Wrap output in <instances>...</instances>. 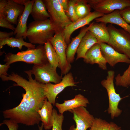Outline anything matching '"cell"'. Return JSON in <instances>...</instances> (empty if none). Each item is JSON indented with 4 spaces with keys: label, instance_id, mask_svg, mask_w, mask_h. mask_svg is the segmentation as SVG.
Instances as JSON below:
<instances>
[{
    "label": "cell",
    "instance_id": "6da1fadb",
    "mask_svg": "<svg viewBox=\"0 0 130 130\" xmlns=\"http://www.w3.org/2000/svg\"><path fill=\"white\" fill-rule=\"evenodd\" d=\"M25 72L27 75L28 80L13 72L7 76H2V81H13L16 83L13 86L21 87L26 91L22 94V99L19 105L5 110L2 113L5 119H11L18 124L28 126H33L38 124L41 121L38 111L41 108L46 98L42 84L33 79L31 70Z\"/></svg>",
    "mask_w": 130,
    "mask_h": 130
},
{
    "label": "cell",
    "instance_id": "7a4b0ae2",
    "mask_svg": "<svg viewBox=\"0 0 130 130\" xmlns=\"http://www.w3.org/2000/svg\"><path fill=\"white\" fill-rule=\"evenodd\" d=\"M56 32L49 19L43 21H34L28 25L27 38L32 44L43 45L54 36Z\"/></svg>",
    "mask_w": 130,
    "mask_h": 130
},
{
    "label": "cell",
    "instance_id": "3957f363",
    "mask_svg": "<svg viewBox=\"0 0 130 130\" xmlns=\"http://www.w3.org/2000/svg\"><path fill=\"white\" fill-rule=\"evenodd\" d=\"M4 61L10 65L18 62H23L34 65H42L48 63L44 46L39 45L35 49L21 51L16 54L9 53L5 56Z\"/></svg>",
    "mask_w": 130,
    "mask_h": 130
},
{
    "label": "cell",
    "instance_id": "277c9868",
    "mask_svg": "<svg viewBox=\"0 0 130 130\" xmlns=\"http://www.w3.org/2000/svg\"><path fill=\"white\" fill-rule=\"evenodd\" d=\"M107 26L110 34L108 44L130 59V34L123 29H117L111 24Z\"/></svg>",
    "mask_w": 130,
    "mask_h": 130
},
{
    "label": "cell",
    "instance_id": "5b68a950",
    "mask_svg": "<svg viewBox=\"0 0 130 130\" xmlns=\"http://www.w3.org/2000/svg\"><path fill=\"white\" fill-rule=\"evenodd\" d=\"M43 1L50 15L49 19L56 32L64 30L66 26L72 22L67 16L58 0H44Z\"/></svg>",
    "mask_w": 130,
    "mask_h": 130
},
{
    "label": "cell",
    "instance_id": "8992f818",
    "mask_svg": "<svg viewBox=\"0 0 130 130\" xmlns=\"http://www.w3.org/2000/svg\"><path fill=\"white\" fill-rule=\"evenodd\" d=\"M114 71H108L106 79L102 80L101 82L102 86L106 89L107 92L109 101L107 111L110 114L112 119L118 117L122 112V110L118 107L121 98L119 94L116 91L114 84Z\"/></svg>",
    "mask_w": 130,
    "mask_h": 130
},
{
    "label": "cell",
    "instance_id": "52a82bcc",
    "mask_svg": "<svg viewBox=\"0 0 130 130\" xmlns=\"http://www.w3.org/2000/svg\"><path fill=\"white\" fill-rule=\"evenodd\" d=\"M52 45L57 55L59 61L58 67L62 75L68 73L71 68L67 60L66 50L68 45L65 41L64 30L56 31L49 41Z\"/></svg>",
    "mask_w": 130,
    "mask_h": 130
},
{
    "label": "cell",
    "instance_id": "ba28073f",
    "mask_svg": "<svg viewBox=\"0 0 130 130\" xmlns=\"http://www.w3.org/2000/svg\"><path fill=\"white\" fill-rule=\"evenodd\" d=\"M78 83L75 82L72 74L68 73L62 78L61 81L57 84L49 82L42 84L44 94L48 100L52 104H55L57 96L66 87L76 86Z\"/></svg>",
    "mask_w": 130,
    "mask_h": 130
},
{
    "label": "cell",
    "instance_id": "9c48e42d",
    "mask_svg": "<svg viewBox=\"0 0 130 130\" xmlns=\"http://www.w3.org/2000/svg\"><path fill=\"white\" fill-rule=\"evenodd\" d=\"M56 69L48 62L42 65H34L31 71L35 76L34 79L39 83L57 84L61 81L62 78L58 74Z\"/></svg>",
    "mask_w": 130,
    "mask_h": 130
},
{
    "label": "cell",
    "instance_id": "30bf717a",
    "mask_svg": "<svg viewBox=\"0 0 130 130\" xmlns=\"http://www.w3.org/2000/svg\"><path fill=\"white\" fill-rule=\"evenodd\" d=\"M95 11L104 14L130 6V0H86Z\"/></svg>",
    "mask_w": 130,
    "mask_h": 130
},
{
    "label": "cell",
    "instance_id": "8fae6325",
    "mask_svg": "<svg viewBox=\"0 0 130 130\" xmlns=\"http://www.w3.org/2000/svg\"><path fill=\"white\" fill-rule=\"evenodd\" d=\"M69 111L73 114V118L76 124V127L72 125L69 130H87L91 127L95 120V118L84 107L80 106Z\"/></svg>",
    "mask_w": 130,
    "mask_h": 130
},
{
    "label": "cell",
    "instance_id": "7c38bea8",
    "mask_svg": "<svg viewBox=\"0 0 130 130\" xmlns=\"http://www.w3.org/2000/svg\"><path fill=\"white\" fill-rule=\"evenodd\" d=\"M102 13L94 11L87 16L79 19L76 21L72 22L66 26L64 30L65 42L67 45L70 43V38L72 33L78 29L83 27L89 24L93 20L103 16Z\"/></svg>",
    "mask_w": 130,
    "mask_h": 130
},
{
    "label": "cell",
    "instance_id": "4fadbf2b",
    "mask_svg": "<svg viewBox=\"0 0 130 130\" xmlns=\"http://www.w3.org/2000/svg\"><path fill=\"white\" fill-rule=\"evenodd\" d=\"M99 43L102 53L107 63L111 66L113 67L120 62L130 64V59L126 55L117 52L108 44Z\"/></svg>",
    "mask_w": 130,
    "mask_h": 130
},
{
    "label": "cell",
    "instance_id": "5bb4252c",
    "mask_svg": "<svg viewBox=\"0 0 130 130\" xmlns=\"http://www.w3.org/2000/svg\"><path fill=\"white\" fill-rule=\"evenodd\" d=\"M34 0H30L24 6L25 9L22 14L19 17L18 24L14 32L15 38L18 39L23 38L26 39L27 38V22L30 14Z\"/></svg>",
    "mask_w": 130,
    "mask_h": 130
},
{
    "label": "cell",
    "instance_id": "9a60e30c",
    "mask_svg": "<svg viewBox=\"0 0 130 130\" xmlns=\"http://www.w3.org/2000/svg\"><path fill=\"white\" fill-rule=\"evenodd\" d=\"M84 61L86 63L91 65L97 64L103 70L107 69V63L101 52L99 43L95 44L87 51Z\"/></svg>",
    "mask_w": 130,
    "mask_h": 130
},
{
    "label": "cell",
    "instance_id": "2e32d148",
    "mask_svg": "<svg viewBox=\"0 0 130 130\" xmlns=\"http://www.w3.org/2000/svg\"><path fill=\"white\" fill-rule=\"evenodd\" d=\"M2 15L3 17L11 24L17 25L18 18L23 13L25 7L14 2L13 0H8Z\"/></svg>",
    "mask_w": 130,
    "mask_h": 130
},
{
    "label": "cell",
    "instance_id": "e0dca14e",
    "mask_svg": "<svg viewBox=\"0 0 130 130\" xmlns=\"http://www.w3.org/2000/svg\"><path fill=\"white\" fill-rule=\"evenodd\" d=\"M89 103L88 99L83 95L79 94L76 95L74 98L64 101L62 103H56L55 106L60 114H63L65 112L69 111L80 106L86 107Z\"/></svg>",
    "mask_w": 130,
    "mask_h": 130
},
{
    "label": "cell",
    "instance_id": "ac0fdd59",
    "mask_svg": "<svg viewBox=\"0 0 130 130\" xmlns=\"http://www.w3.org/2000/svg\"><path fill=\"white\" fill-rule=\"evenodd\" d=\"M96 22H102L117 25L130 34V25L128 24L121 16L120 11L116 10L108 14L95 19Z\"/></svg>",
    "mask_w": 130,
    "mask_h": 130
},
{
    "label": "cell",
    "instance_id": "d6986e66",
    "mask_svg": "<svg viewBox=\"0 0 130 130\" xmlns=\"http://www.w3.org/2000/svg\"><path fill=\"white\" fill-rule=\"evenodd\" d=\"M89 26L88 31L95 37L99 43H107L110 34L106 24L102 22H92Z\"/></svg>",
    "mask_w": 130,
    "mask_h": 130
},
{
    "label": "cell",
    "instance_id": "ffe728a7",
    "mask_svg": "<svg viewBox=\"0 0 130 130\" xmlns=\"http://www.w3.org/2000/svg\"><path fill=\"white\" fill-rule=\"evenodd\" d=\"M89 26L81 28L79 34L76 37L72 38V40L68 45L66 50L67 60L70 64L73 62L75 56L80 43L83 37L88 31Z\"/></svg>",
    "mask_w": 130,
    "mask_h": 130
},
{
    "label": "cell",
    "instance_id": "44dd1931",
    "mask_svg": "<svg viewBox=\"0 0 130 130\" xmlns=\"http://www.w3.org/2000/svg\"><path fill=\"white\" fill-rule=\"evenodd\" d=\"M52 104L46 98L41 108L38 111L43 128L46 130H50L52 128L53 109Z\"/></svg>",
    "mask_w": 130,
    "mask_h": 130
},
{
    "label": "cell",
    "instance_id": "7402d4cb",
    "mask_svg": "<svg viewBox=\"0 0 130 130\" xmlns=\"http://www.w3.org/2000/svg\"><path fill=\"white\" fill-rule=\"evenodd\" d=\"M99 43L95 37L88 31L82 38L77 51V60L85 57L87 51L95 44Z\"/></svg>",
    "mask_w": 130,
    "mask_h": 130
},
{
    "label": "cell",
    "instance_id": "603a6c76",
    "mask_svg": "<svg viewBox=\"0 0 130 130\" xmlns=\"http://www.w3.org/2000/svg\"><path fill=\"white\" fill-rule=\"evenodd\" d=\"M30 14L35 21H44L50 17L42 0H34Z\"/></svg>",
    "mask_w": 130,
    "mask_h": 130
},
{
    "label": "cell",
    "instance_id": "cb8c5ba5",
    "mask_svg": "<svg viewBox=\"0 0 130 130\" xmlns=\"http://www.w3.org/2000/svg\"><path fill=\"white\" fill-rule=\"evenodd\" d=\"M23 38L17 39L13 37L0 40V49L2 48L4 46L7 45L12 48H18L19 49L21 50L22 47L24 46L27 49H35L36 47L35 45L30 43L24 41Z\"/></svg>",
    "mask_w": 130,
    "mask_h": 130
},
{
    "label": "cell",
    "instance_id": "d4e9b609",
    "mask_svg": "<svg viewBox=\"0 0 130 130\" xmlns=\"http://www.w3.org/2000/svg\"><path fill=\"white\" fill-rule=\"evenodd\" d=\"M75 8L79 19L84 18L91 12V8L86 0H76Z\"/></svg>",
    "mask_w": 130,
    "mask_h": 130
},
{
    "label": "cell",
    "instance_id": "484cf974",
    "mask_svg": "<svg viewBox=\"0 0 130 130\" xmlns=\"http://www.w3.org/2000/svg\"><path fill=\"white\" fill-rule=\"evenodd\" d=\"M49 62L56 69L58 67L59 61L57 53L52 44L48 41L44 45Z\"/></svg>",
    "mask_w": 130,
    "mask_h": 130
},
{
    "label": "cell",
    "instance_id": "4316f807",
    "mask_svg": "<svg viewBox=\"0 0 130 130\" xmlns=\"http://www.w3.org/2000/svg\"><path fill=\"white\" fill-rule=\"evenodd\" d=\"M115 84L117 86L127 87L130 86V64L128 69L121 76L118 74L115 78Z\"/></svg>",
    "mask_w": 130,
    "mask_h": 130
},
{
    "label": "cell",
    "instance_id": "83f0119b",
    "mask_svg": "<svg viewBox=\"0 0 130 130\" xmlns=\"http://www.w3.org/2000/svg\"><path fill=\"white\" fill-rule=\"evenodd\" d=\"M52 119V130H62V126L64 119L63 114H58L57 110L53 108Z\"/></svg>",
    "mask_w": 130,
    "mask_h": 130
},
{
    "label": "cell",
    "instance_id": "f1b7e54d",
    "mask_svg": "<svg viewBox=\"0 0 130 130\" xmlns=\"http://www.w3.org/2000/svg\"><path fill=\"white\" fill-rule=\"evenodd\" d=\"M110 123L100 118H95L89 130H109Z\"/></svg>",
    "mask_w": 130,
    "mask_h": 130
},
{
    "label": "cell",
    "instance_id": "f546056e",
    "mask_svg": "<svg viewBox=\"0 0 130 130\" xmlns=\"http://www.w3.org/2000/svg\"><path fill=\"white\" fill-rule=\"evenodd\" d=\"M76 0H69L68 8L66 14L72 22H75L79 19L75 8Z\"/></svg>",
    "mask_w": 130,
    "mask_h": 130
},
{
    "label": "cell",
    "instance_id": "4dcf8cb0",
    "mask_svg": "<svg viewBox=\"0 0 130 130\" xmlns=\"http://www.w3.org/2000/svg\"><path fill=\"white\" fill-rule=\"evenodd\" d=\"M5 124L9 130H18L19 128L18 124L15 121L10 119H5L0 124V126Z\"/></svg>",
    "mask_w": 130,
    "mask_h": 130
},
{
    "label": "cell",
    "instance_id": "1f68e13d",
    "mask_svg": "<svg viewBox=\"0 0 130 130\" xmlns=\"http://www.w3.org/2000/svg\"><path fill=\"white\" fill-rule=\"evenodd\" d=\"M119 11L122 17L128 24H130V6Z\"/></svg>",
    "mask_w": 130,
    "mask_h": 130
},
{
    "label": "cell",
    "instance_id": "d6a6232c",
    "mask_svg": "<svg viewBox=\"0 0 130 130\" xmlns=\"http://www.w3.org/2000/svg\"><path fill=\"white\" fill-rule=\"evenodd\" d=\"M0 26L10 29L14 32L15 31L16 27L14 26L8 21L6 20L3 17H0Z\"/></svg>",
    "mask_w": 130,
    "mask_h": 130
},
{
    "label": "cell",
    "instance_id": "836d02e7",
    "mask_svg": "<svg viewBox=\"0 0 130 130\" xmlns=\"http://www.w3.org/2000/svg\"><path fill=\"white\" fill-rule=\"evenodd\" d=\"M10 67V65L5 64H0V76L3 75L6 76L8 75L7 72Z\"/></svg>",
    "mask_w": 130,
    "mask_h": 130
},
{
    "label": "cell",
    "instance_id": "e575fe53",
    "mask_svg": "<svg viewBox=\"0 0 130 130\" xmlns=\"http://www.w3.org/2000/svg\"><path fill=\"white\" fill-rule=\"evenodd\" d=\"M13 35H14V32L13 31L9 32L0 31V40L10 38Z\"/></svg>",
    "mask_w": 130,
    "mask_h": 130
},
{
    "label": "cell",
    "instance_id": "d590c367",
    "mask_svg": "<svg viewBox=\"0 0 130 130\" xmlns=\"http://www.w3.org/2000/svg\"><path fill=\"white\" fill-rule=\"evenodd\" d=\"M58 0L61 6L66 13L68 8L69 0Z\"/></svg>",
    "mask_w": 130,
    "mask_h": 130
},
{
    "label": "cell",
    "instance_id": "8d00e7d4",
    "mask_svg": "<svg viewBox=\"0 0 130 130\" xmlns=\"http://www.w3.org/2000/svg\"><path fill=\"white\" fill-rule=\"evenodd\" d=\"M8 0H0V16H1L7 4Z\"/></svg>",
    "mask_w": 130,
    "mask_h": 130
},
{
    "label": "cell",
    "instance_id": "74e56055",
    "mask_svg": "<svg viewBox=\"0 0 130 130\" xmlns=\"http://www.w3.org/2000/svg\"><path fill=\"white\" fill-rule=\"evenodd\" d=\"M110 127L109 130H121V127L112 122L110 123Z\"/></svg>",
    "mask_w": 130,
    "mask_h": 130
},
{
    "label": "cell",
    "instance_id": "f35d334b",
    "mask_svg": "<svg viewBox=\"0 0 130 130\" xmlns=\"http://www.w3.org/2000/svg\"><path fill=\"white\" fill-rule=\"evenodd\" d=\"M13 1L16 3L24 6L28 1L29 0H13Z\"/></svg>",
    "mask_w": 130,
    "mask_h": 130
},
{
    "label": "cell",
    "instance_id": "ab89813d",
    "mask_svg": "<svg viewBox=\"0 0 130 130\" xmlns=\"http://www.w3.org/2000/svg\"><path fill=\"white\" fill-rule=\"evenodd\" d=\"M39 130H43V124L42 123L41 125L39 126L38 125Z\"/></svg>",
    "mask_w": 130,
    "mask_h": 130
}]
</instances>
